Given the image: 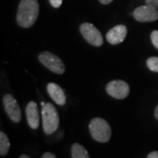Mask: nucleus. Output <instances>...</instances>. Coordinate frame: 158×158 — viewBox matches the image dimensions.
Here are the masks:
<instances>
[{
    "label": "nucleus",
    "instance_id": "f257e3e1",
    "mask_svg": "<svg viewBox=\"0 0 158 158\" xmlns=\"http://www.w3.org/2000/svg\"><path fill=\"white\" fill-rule=\"evenodd\" d=\"M40 7L37 0H21L17 11V23L24 28L34 26L39 16Z\"/></svg>",
    "mask_w": 158,
    "mask_h": 158
},
{
    "label": "nucleus",
    "instance_id": "f03ea898",
    "mask_svg": "<svg viewBox=\"0 0 158 158\" xmlns=\"http://www.w3.org/2000/svg\"><path fill=\"white\" fill-rule=\"evenodd\" d=\"M90 135L98 142H107L111 139L112 130L106 120L101 118H95L91 119L89 125Z\"/></svg>",
    "mask_w": 158,
    "mask_h": 158
},
{
    "label": "nucleus",
    "instance_id": "7ed1b4c3",
    "mask_svg": "<svg viewBox=\"0 0 158 158\" xmlns=\"http://www.w3.org/2000/svg\"><path fill=\"white\" fill-rule=\"evenodd\" d=\"M43 130L46 135H52L59 127V115L56 108L51 103H47L41 109Z\"/></svg>",
    "mask_w": 158,
    "mask_h": 158
},
{
    "label": "nucleus",
    "instance_id": "20e7f679",
    "mask_svg": "<svg viewBox=\"0 0 158 158\" xmlns=\"http://www.w3.org/2000/svg\"><path fill=\"white\" fill-rule=\"evenodd\" d=\"M39 61L46 68L56 74L62 75L65 71V66L59 57L48 51H44L39 55Z\"/></svg>",
    "mask_w": 158,
    "mask_h": 158
},
{
    "label": "nucleus",
    "instance_id": "39448f33",
    "mask_svg": "<svg viewBox=\"0 0 158 158\" xmlns=\"http://www.w3.org/2000/svg\"><path fill=\"white\" fill-rule=\"evenodd\" d=\"M80 32L84 38L90 45L100 47L103 44V38L99 30L90 23H83L80 26Z\"/></svg>",
    "mask_w": 158,
    "mask_h": 158
},
{
    "label": "nucleus",
    "instance_id": "423d86ee",
    "mask_svg": "<svg viewBox=\"0 0 158 158\" xmlns=\"http://www.w3.org/2000/svg\"><path fill=\"white\" fill-rule=\"evenodd\" d=\"M134 18L139 22H152L158 19V11L156 7L145 5L137 7L134 11Z\"/></svg>",
    "mask_w": 158,
    "mask_h": 158
},
{
    "label": "nucleus",
    "instance_id": "0eeeda50",
    "mask_svg": "<svg viewBox=\"0 0 158 158\" xmlns=\"http://www.w3.org/2000/svg\"><path fill=\"white\" fill-rule=\"evenodd\" d=\"M106 91L116 99H123L129 94L130 88L127 83L122 80H113L106 85Z\"/></svg>",
    "mask_w": 158,
    "mask_h": 158
},
{
    "label": "nucleus",
    "instance_id": "6e6552de",
    "mask_svg": "<svg viewBox=\"0 0 158 158\" xmlns=\"http://www.w3.org/2000/svg\"><path fill=\"white\" fill-rule=\"evenodd\" d=\"M3 103L6 113L11 121L18 123L21 119V110L17 100L11 94H6L3 98Z\"/></svg>",
    "mask_w": 158,
    "mask_h": 158
},
{
    "label": "nucleus",
    "instance_id": "1a4fd4ad",
    "mask_svg": "<svg viewBox=\"0 0 158 158\" xmlns=\"http://www.w3.org/2000/svg\"><path fill=\"white\" fill-rule=\"evenodd\" d=\"M127 34V29L124 25H118L110 29L106 34V40L112 45H117L124 41Z\"/></svg>",
    "mask_w": 158,
    "mask_h": 158
},
{
    "label": "nucleus",
    "instance_id": "9d476101",
    "mask_svg": "<svg viewBox=\"0 0 158 158\" xmlns=\"http://www.w3.org/2000/svg\"><path fill=\"white\" fill-rule=\"evenodd\" d=\"M27 119L29 127L33 129H37L39 127L40 116L37 104L34 101H30L26 108Z\"/></svg>",
    "mask_w": 158,
    "mask_h": 158
},
{
    "label": "nucleus",
    "instance_id": "9b49d317",
    "mask_svg": "<svg viewBox=\"0 0 158 158\" xmlns=\"http://www.w3.org/2000/svg\"><path fill=\"white\" fill-rule=\"evenodd\" d=\"M47 90L50 98L59 106H63L66 103V96L62 88L55 83H50L47 86Z\"/></svg>",
    "mask_w": 158,
    "mask_h": 158
},
{
    "label": "nucleus",
    "instance_id": "f8f14e48",
    "mask_svg": "<svg viewBox=\"0 0 158 158\" xmlns=\"http://www.w3.org/2000/svg\"><path fill=\"white\" fill-rule=\"evenodd\" d=\"M71 156L72 158H90L88 151L84 146L78 143H74L71 147Z\"/></svg>",
    "mask_w": 158,
    "mask_h": 158
},
{
    "label": "nucleus",
    "instance_id": "ddd939ff",
    "mask_svg": "<svg viewBox=\"0 0 158 158\" xmlns=\"http://www.w3.org/2000/svg\"><path fill=\"white\" fill-rule=\"evenodd\" d=\"M10 148V141L4 132H0V155L2 156L7 155Z\"/></svg>",
    "mask_w": 158,
    "mask_h": 158
},
{
    "label": "nucleus",
    "instance_id": "4468645a",
    "mask_svg": "<svg viewBox=\"0 0 158 158\" xmlns=\"http://www.w3.org/2000/svg\"><path fill=\"white\" fill-rule=\"evenodd\" d=\"M147 66L153 72H158V57H149L147 60Z\"/></svg>",
    "mask_w": 158,
    "mask_h": 158
},
{
    "label": "nucleus",
    "instance_id": "2eb2a0df",
    "mask_svg": "<svg viewBox=\"0 0 158 158\" xmlns=\"http://www.w3.org/2000/svg\"><path fill=\"white\" fill-rule=\"evenodd\" d=\"M150 37H151V41H152L153 45L155 46L156 48L158 49V30L153 31Z\"/></svg>",
    "mask_w": 158,
    "mask_h": 158
},
{
    "label": "nucleus",
    "instance_id": "dca6fc26",
    "mask_svg": "<svg viewBox=\"0 0 158 158\" xmlns=\"http://www.w3.org/2000/svg\"><path fill=\"white\" fill-rule=\"evenodd\" d=\"M49 2L54 8H59L62 4V0H49Z\"/></svg>",
    "mask_w": 158,
    "mask_h": 158
},
{
    "label": "nucleus",
    "instance_id": "f3484780",
    "mask_svg": "<svg viewBox=\"0 0 158 158\" xmlns=\"http://www.w3.org/2000/svg\"><path fill=\"white\" fill-rule=\"evenodd\" d=\"M147 5H150L158 9V0H145Z\"/></svg>",
    "mask_w": 158,
    "mask_h": 158
},
{
    "label": "nucleus",
    "instance_id": "a211bd4d",
    "mask_svg": "<svg viewBox=\"0 0 158 158\" xmlns=\"http://www.w3.org/2000/svg\"><path fill=\"white\" fill-rule=\"evenodd\" d=\"M41 158H56V156L54 155V154H52L50 152H46L43 156H42V157Z\"/></svg>",
    "mask_w": 158,
    "mask_h": 158
},
{
    "label": "nucleus",
    "instance_id": "6ab92c4d",
    "mask_svg": "<svg viewBox=\"0 0 158 158\" xmlns=\"http://www.w3.org/2000/svg\"><path fill=\"white\" fill-rule=\"evenodd\" d=\"M147 158H158V151H153L148 155Z\"/></svg>",
    "mask_w": 158,
    "mask_h": 158
},
{
    "label": "nucleus",
    "instance_id": "aec40b11",
    "mask_svg": "<svg viewBox=\"0 0 158 158\" xmlns=\"http://www.w3.org/2000/svg\"><path fill=\"white\" fill-rule=\"evenodd\" d=\"M102 5H109L113 2V0H98Z\"/></svg>",
    "mask_w": 158,
    "mask_h": 158
},
{
    "label": "nucleus",
    "instance_id": "412c9836",
    "mask_svg": "<svg viewBox=\"0 0 158 158\" xmlns=\"http://www.w3.org/2000/svg\"><path fill=\"white\" fill-rule=\"evenodd\" d=\"M155 117L158 120V105L156 107V110H155Z\"/></svg>",
    "mask_w": 158,
    "mask_h": 158
},
{
    "label": "nucleus",
    "instance_id": "4be33fe9",
    "mask_svg": "<svg viewBox=\"0 0 158 158\" xmlns=\"http://www.w3.org/2000/svg\"><path fill=\"white\" fill-rule=\"evenodd\" d=\"M19 158H31V157H29L28 156H27V155H22V156H20V157Z\"/></svg>",
    "mask_w": 158,
    "mask_h": 158
},
{
    "label": "nucleus",
    "instance_id": "5701e85b",
    "mask_svg": "<svg viewBox=\"0 0 158 158\" xmlns=\"http://www.w3.org/2000/svg\"><path fill=\"white\" fill-rule=\"evenodd\" d=\"M40 105H41V106H45V105H46V103H45V102L42 101V102H41V103H40Z\"/></svg>",
    "mask_w": 158,
    "mask_h": 158
}]
</instances>
